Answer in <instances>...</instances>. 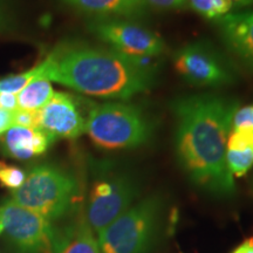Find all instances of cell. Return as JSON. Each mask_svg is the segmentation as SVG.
I'll return each instance as SVG.
<instances>
[{
    "label": "cell",
    "instance_id": "obj_1",
    "mask_svg": "<svg viewBox=\"0 0 253 253\" xmlns=\"http://www.w3.org/2000/svg\"><path fill=\"white\" fill-rule=\"evenodd\" d=\"M237 109V101L216 94L186 95L172 103L176 157L190 181L209 194L236 192L226 144Z\"/></svg>",
    "mask_w": 253,
    "mask_h": 253
},
{
    "label": "cell",
    "instance_id": "obj_2",
    "mask_svg": "<svg viewBox=\"0 0 253 253\" xmlns=\"http://www.w3.org/2000/svg\"><path fill=\"white\" fill-rule=\"evenodd\" d=\"M144 61L107 46L68 40L39 63V78L88 96L129 101L151 89L156 81V69Z\"/></svg>",
    "mask_w": 253,
    "mask_h": 253
},
{
    "label": "cell",
    "instance_id": "obj_3",
    "mask_svg": "<svg viewBox=\"0 0 253 253\" xmlns=\"http://www.w3.org/2000/svg\"><path fill=\"white\" fill-rule=\"evenodd\" d=\"M88 109L84 132L101 149H134L153 137L150 118L129 101L91 103Z\"/></svg>",
    "mask_w": 253,
    "mask_h": 253
},
{
    "label": "cell",
    "instance_id": "obj_4",
    "mask_svg": "<svg viewBox=\"0 0 253 253\" xmlns=\"http://www.w3.org/2000/svg\"><path fill=\"white\" fill-rule=\"evenodd\" d=\"M80 198L77 177L54 164H39L26 173L23 185L12 191V198L50 221L67 216Z\"/></svg>",
    "mask_w": 253,
    "mask_h": 253
},
{
    "label": "cell",
    "instance_id": "obj_5",
    "mask_svg": "<svg viewBox=\"0 0 253 253\" xmlns=\"http://www.w3.org/2000/svg\"><path fill=\"white\" fill-rule=\"evenodd\" d=\"M161 213L157 196L132 204L97 236L101 253H147L156 238Z\"/></svg>",
    "mask_w": 253,
    "mask_h": 253
},
{
    "label": "cell",
    "instance_id": "obj_6",
    "mask_svg": "<svg viewBox=\"0 0 253 253\" xmlns=\"http://www.w3.org/2000/svg\"><path fill=\"white\" fill-rule=\"evenodd\" d=\"M88 195L84 219L96 236L134 204L140 186L132 173L102 164Z\"/></svg>",
    "mask_w": 253,
    "mask_h": 253
},
{
    "label": "cell",
    "instance_id": "obj_7",
    "mask_svg": "<svg viewBox=\"0 0 253 253\" xmlns=\"http://www.w3.org/2000/svg\"><path fill=\"white\" fill-rule=\"evenodd\" d=\"M87 27L107 47L130 58L148 60L161 55L166 48L162 38L137 20L90 19Z\"/></svg>",
    "mask_w": 253,
    "mask_h": 253
},
{
    "label": "cell",
    "instance_id": "obj_8",
    "mask_svg": "<svg viewBox=\"0 0 253 253\" xmlns=\"http://www.w3.org/2000/svg\"><path fill=\"white\" fill-rule=\"evenodd\" d=\"M0 217L6 237L23 253H54L56 235L52 221L7 199L0 205Z\"/></svg>",
    "mask_w": 253,
    "mask_h": 253
},
{
    "label": "cell",
    "instance_id": "obj_9",
    "mask_svg": "<svg viewBox=\"0 0 253 253\" xmlns=\"http://www.w3.org/2000/svg\"><path fill=\"white\" fill-rule=\"evenodd\" d=\"M173 66L189 84L198 87H223L236 80L229 61L212 45L196 41L175 53Z\"/></svg>",
    "mask_w": 253,
    "mask_h": 253
},
{
    "label": "cell",
    "instance_id": "obj_10",
    "mask_svg": "<svg viewBox=\"0 0 253 253\" xmlns=\"http://www.w3.org/2000/svg\"><path fill=\"white\" fill-rule=\"evenodd\" d=\"M40 129L53 141L58 138L75 140L84 134L86 116L82 114L77 97L62 91L54 93L40 110Z\"/></svg>",
    "mask_w": 253,
    "mask_h": 253
},
{
    "label": "cell",
    "instance_id": "obj_11",
    "mask_svg": "<svg viewBox=\"0 0 253 253\" xmlns=\"http://www.w3.org/2000/svg\"><path fill=\"white\" fill-rule=\"evenodd\" d=\"M216 21L226 48L253 71V11L232 12Z\"/></svg>",
    "mask_w": 253,
    "mask_h": 253
},
{
    "label": "cell",
    "instance_id": "obj_12",
    "mask_svg": "<svg viewBox=\"0 0 253 253\" xmlns=\"http://www.w3.org/2000/svg\"><path fill=\"white\" fill-rule=\"evenodd\" d=\"M90 19H129L143 20L149 14L147 0H59Z\"/></svg>",
    "mask_w": 253,
    "mask_h": 253
},
{
    "label": "cell",
    "instance_id": "obj_13",
    "mask_svg": "<svg viewBox=\"0 0 253 253\" xmlns=\"http://www.w3.org/2000/svg\"><path fill=\"white\" fill-rule=\"evenodd\" d=\"M52 138L41 129L13 126L0 135L1 150L7 157L25 161L45 154Z\"/></svg>",
    "mask_w": 253,
    "mask_h": 253
},
{
    "label": "cell",
    "instance_id": "obj_14",
    "mask_svg": "<svg viewBox=\"0 0 253 253\" xmlns=\"http://www.w3.org/2000/svg\"><path fill=\"white\" fill-rule=\"evenodd\" d=\"M54 253H101L99 242L84 218L56 238Z\"/></svg>",
    "mask_w": 253,
    "mask_h": 253
},
{
    "label": "cell",
    "instance_id": "obj_15",
    "mask_svg": "<svg viewBox=\"0 0 253 253\" xmlns=\"http://www.w3.org/2000/svg\"><path fill=\"white\" fill-rule=\"evenodd\" d=\"M52 84L42 78L33 79L23 90L17 94L18 109L40 112L54 95Z\"/></svg>",
    "mask_w": 253,
    "mask_h": 253
},
{
    "label": "cell",
    "instance_id": "obj_16",
    "mask_svg": "<svg viewBox=\"0 0 253 253\" xmlns=\"http://www.w3.org/2000/svg\"><path fill=\"white\" fill-rule=\"evenodd\" d=\"M189 4L202 17L218 20L236 9L253 5V0H189Z\"/></svg>",
    "mask_w": 253,
    "mask_h": 253
},
{
    "label": "cell",
    "instance_id": "obj_17",
    "mask_svg": "<svg viewBox=\"0 0 253 253\" xmlns=\"http://www.w3.org/2000/svg\"><path fill=\"white\" fill-rule=\"evenodd\" d=\"M40 77V66L38 63L37 66L32 67L27 71L19 74H11L7 77L0 79V93H11L18 94L25 87L27 86L33 79Z\"/></svg>",
    "mask_w": 253,
    "mask_h": 253
},
{
    "label": "cell",
    "instance_id": "obj_18",
    "mask_svg": "<svg viewBox=\"0 0 253 253\" xmlns=\"http://www.w3.org/2000/svg\"><path fill=\"white\" fill-rule=\"evenodd\" d=\"M226 163L233 177L244 176L253 167V148L242 150L226 149Z\"/></svg>",
    "mask_w": 253,
    "mask_h": 253
},
{
    "label": "cell",
    "instance_id": "obj_19",
    "mask_svg": "<svg viewBox=\"0 0 253 253\" xmlns=\"http://www.w3.org/2000/svg\"><path fill=\"white\" fill-rule=\"evenodd\" d=\"M26 178V172L20 168L0 162V183L6 188L17 190L23 185Z\"/></svg>",
    "mask_w": 253,
    "mask_h": 253
},
{
    "label": "cell",
    "instance_id": "obj_20",
    "mask_svg": "<svg viewBox=\"0 0 253 253\" xmlns=\"http://www.w3.org/2000/svg\"><path fill=\"white\" fill-rule=\"evenodd\" d=\"M253 148V130L245 129H231L227 138L226 149L242 150Z\"/></svg>",
    "mask_w": 253,
    "mask_h": 253
},
{
    "label": "cell",
    "instance_id": "obj_21",
    "mask_svg": "<svg viewBox=\"0 0 253 253\" xmlns=\"http://www.w3.org/2000/svg\"><path fill=\"white\" fill-rule=\"evenodd\" d=\"M13 126L40 129V112L17 109L13 113Z\"/></svg>",
    "mask_w": 253,
    "mask_h": 253
},
{
    "label": "cell",
    "instance_id": "obj_22",
    "mask_svg": "<svg viewBox=\"0 0 253 253\" xmlns=\"http://www.w3.org/2000/svg\"><path fill=\"white\" fill-rule=\"evenodd\" d=\"M231 129L253 130V104H249V106L236 110L232 119V128Z\"/></svg>",
    "mask_w": 253,
    "mask_h": 253
},
{
    "label": "cell",
    "instance_id": "obj_23",
    "mask_svg": "<svg viewBox=\"0 0 253 253\" xmlns=\"http://www.w3.org/2000/svg\"><path fill=\"white\" fill-rule=\"evenodd\" d=\"M13 14L4 0H0V33L7 32L13 27Z\"/></svg>",
    "mask_w": 253,
    "mask_h": 253
},
{
    "label": "cell",
    "instance_id": "obj_24",
    "mask_svg": "<svg viewBox=\"0 0 253 253\" xmlns=\"http://www.w3.org/2000/svg\"><path fill=\"white\" fill-rule=\"evenodd\" d=\"M0 109L15 112L18 109L17 94L0 93Z\"/></svg>",
    "mask_w": 253,
    "mask_h": 253
},
{
    "label": "cell",
    "instance_id": "obj_25",
    "mask_svg": "<svg viewBox=\"0 0 253 253\" xmlns=\"http://www.w3.org/2000/svg\"><path fill=\"white\" fill-rule=\"evenodd\" d=\"M148 4L160 8L173 9L185 7L186 0H147Z\"/></svg>",
    "mask_w": 253,
    "mask_h": 253
},
{
    "label": "cell",
    "instance_id": "obj_26",
    "mask_svg": "<svg viewBox=\"0 0 253 253\" xmlns=\"http://www.w3.org/2000/svg\"><path fill=\"white\" fill-rule=\"evenodd\" d=\"M13 113L14 112L0 109V135H2L11 126H13Z\"/></svg>",
    "mask_w": 253,
    "mask_h": 253
},
{
    "label": "cell",
    "instance_id": "obj_27",
    "mask_svg": "<svg viewBox=\"0 0 253 253\" xmlns=\"http://www.w3.org/2000/svg\"><path fill=\"white\" fill-rule=\"evenodd\" d=\"M232 253H253V237L244 240L242 244L233 250Z\"/></svg>",
    "mask_w": 253,
    "mask_h": 253
},
{
    "label": "cell",
    "instance_id": "obj_28",
    "mask_svg": "<svg viewBox=\"0 0 253 253\" xmlns=\"http://www.w3.org/2000/svg\"><path fill=\"white\" fill-rule=\"evenodd\" d=\"M2 231H4V227H2V221H1V217H0V235L2 233Z\"/></svg>",
    "mask_w": 253,
    "mask_h": 253
}]
</instances>
